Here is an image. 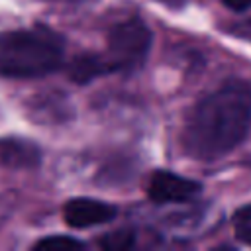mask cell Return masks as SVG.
<instances>
[{
    "label": "cell",
    "instance_id": "cell-5",
    "mask_svg": "<svg viewBox=\"0 0 251 251\" xmlns=\"http://www.w3.org/2000/svg\"><path fill=\"white\" fill-rule=\"evenodd\" d=\"M116 208L108 202L94 198H73L63 208V218L71 227L84 229L114 220Z\"/></svg>",
    "mask_w": 251,
    "mask_h": 251
},
{
    "label": "cell",
    "instance_id": "cell-6",
    "mask_svg": "<svg viewBox=\"0 0 251 251\" xmlns=\"http://www.w3.org/2000/svg\"><path fill=\"white\" fill-rule=\"evenodd\" d=\"M39 149L25 139H0V165L31 169L39 163Z\"/></svg>",
    "mask_w": 251,
    "mask_h": 251
},
{
    "label": "cell",
    "instance_id": "cell-1",
    "mask_svg": "<svg viewBox=\"0 0 251 251\" xmlns=\"http://www.w3.org/2000/svg\"><path fill=\"white\" fill-rule=\"evenodd\" d=\"M251 126V86L243 80H229L204 96L188 114L182 145L200 161H214L233 151Z\"/></svg>",
    "mask_w": 251,
    "mask_h": 251
},
{
    "label": "cell",
    "instance_id": "cell-10",
    "mask_svg": "<svg viewBox=\"0 0 251 251\" xmlns=\"http://www.w3.org/2000/svg\"><path fill=\"white\" fill-rule=\"evenodd\" d=\"M233 229H235V237L241 243L251 245V204L241 208L233 216Z\"/></svg>",
    "mask_w": 251,
    "mask_h": 251
},
{
    "label": "cell",
    "instance_id": "cell-9",
    "mask_svg": "<svg viewBox=\"0 0 251 251\" xmlns=\"http://www.w3.org/2000/svg\"><path fill=\"white\" fill-rule=\"evenodd\" d=\"M82 247H84L82 241L69 235H49L33 245L35 251H78Z\"/></svg>",
    "mask_w": 251,
    "mask_h": 251
},
{
    "label": "cell",
    "instance_id": "cell-3",
    "mask_svg": "<svg viewBox=\"0 0 251 251\" xmlns=\"http://www.w3.org/2000/svg\"><path fill=\"white\" fill-rule=\"evenodd\" d=\"M151 47V29L141 20H126L112 27L108 35V53L106 59L114 67L131 69L139 65Z\"/></svg>",
    "mask_w": 251,
    "mask_h": 251
},
{
    "label": "cell",
    "instance_id": "cell-11",
    "mask_svg": "<svg viewBox=\"0 0 251 251\" xmlns=\"http://www.w3.org/2000/svg\"><path fill=\"white\" fill-rule=\"evenodd\" d=\"M224 4L233 12H245L251 8V0H224Z\"/></svg>",
    "mask_w": 251,
    "mask_h": 251
},
{
    "label": "cell",
    "instance_id": "cell-2",
    "mask_svg": "<svg viewBox=\"0 0 251 251\" xmlns=\"http://www.w3.org/2000/svg\"><path fill=\"white\" fill-rule=\"evenodd\" d=\"M63 63V41L47 27H22L0 33V76L37 78Z\"/></svg>",
    "mask_w": 251,
    "mask_h": 251
},
{
    "label": "cell",
    "instance_id": "cell-8",
    "mask_svg": "<svg viewBox=\"0 0 251 251\" xmlns=\"http://www.w3.org/2000/svg\"><path fill=\"white\" fill-rule=\"evenodd\" d=\"M133 243H135V231L129 227L110 231L100 239V245L108 251H127L133 247Z\"/></svg>",
    "mask_w": 251,
    "mask_h": 251
},
{
    "label": "cell",
    "instance_id": "cell-12",
    "mask_svg": "<svg viewBox=\"0 0 251 251\" xmlns=\"http://www.w3.org/2000/svg\"><path fill=\"white\" fill-rule=\"evenodd\" d=\"M8 206H10V196H2V202H0V220L8 218V214H10ZM0 224H2V222H0Z\"/></svg>",
    "mask_w": 251,
    "mask_h": 251
},
{
    "label": "cell",
    "instance_id": "cell-7",
    "mask_svg": "<svg viewBox=\"0 0 251 251\" xmlns=\"http://www.w3.org/2000/svg\"><path fill=\"white\" fill-rule=\"evenodd\" d=\"M112 71H114V67L106 59V55H92V53H84V55L75 57L71 67H69L71 78L78 84L90 82L98 75H106V73H112Z\"/></svg>",
    "mask_w": 251,
    "mask_h": 251
},
{
    "label": "cell",
    "instance_id": "cell-4",
    "mask_svg": "<svg viewBox=\"0 0 251 251\" xmlns=\"http://www.w3.org/2000/svg\"><path fill=\"white\" fill-rule=\"evenodd\" d=\"M200 192V184L178 176L171 171H157L147 186V194L153 202L167 204V202H186Z\"/></svg>",
    "mask_w": 251,
    "mask_h": 251
}]
</instances>
